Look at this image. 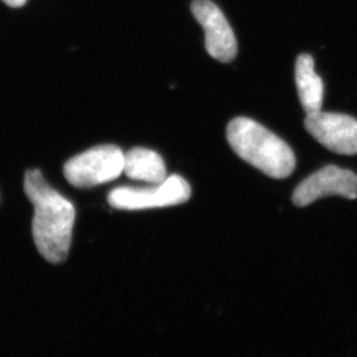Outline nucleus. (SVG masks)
Returning <instances> with one entry per match:
<instances>
[{"instance_id":"nucleus-4","label":"nucleus","mask_w":357,"mask_h":357,"mask_svg":"<svg viewBox=\"0 0 357 357\" xmlns=\"http://www.w3.org/2000/svg\"><path fill=\"white\" fill-rule=\"evenodd\" d=\"M190 185L180 176H171L153 187H119L109 192L108 203L115 209L145 210L176 206L190 199Z\"/></svg>"},{"instance_id":"nucleus-8","label":"nucleus","mask_w":357,"mask_h":357,"mask_svg":"<svg viewBox=\"0 0 357 357\" xmlns=\"http://www.w3.org/2000/svg\"><path fill=\"white\" fill-rule=\"evenodd\" d=\"M296 85L299 100L306 114L321 109L324 100L323 80L314 73V61L311 55L302 54L296 61Z\"/></svg>"},{"instance_id":"nucleus-1","label":"nucleus","mask_w":357,"mask_h":357,"mask_svg":"<svg viewBox=\"0 0 357 357\" xmlns=\"http://www.w3.org/2000/svg\"><path fill=\"white\" fill-rule=\"evenodd\" d=\"M24 192L34 206L33 238L40 255L52 264L68 258L76 210L73 203L48 185L40 169L24 176Z\"/></svg>"},{"instance_id":"nucleus-2","label":"nucleus","mask_w":357,"mask_h":357,"mask_svg":"<svg viewBox=\"0 0 357 357\" xmlns=\"http://www.w3.org/2000/svg\"><path fill=\"white\" fill-rule=\"evenodd\" d=\"M227 137L241 159L271 178H287L295 169L296 157L291 148L252 119L237 117L231 121Z\"/></svg>"},{"instance_id":"nucleus-6","label":"nucleus","mask_w":357,"mask_h":357,"mask_svg":"<svg viewBox=\"0 0 357 357\" xmlns=\"http://www.w3.org/2000/svg\"><path fill=\"white\" fill-rule=\"evenodd\" d=\"M192 12L206 33V52L220 62H231L237 56V40L220 7L210 0H194Z\"/></svg>"},{"instance_id":"nucleus-5","label":"nucleus","mask_w":357,"mask_h":357,"mask_svg":"<svg viewBox=\"0 0 357 357\" xmlns=\"http://www.w3.org/2000/svg\"><path fill=\"white\" fill-rule=\"evenodd\" d=\"M306 130L320 144L339 155H357V120L344 114H306Z\"/></svg>"},{"instance_id":"nucleus-3","label":"nucleus","mask_w":357,"mask_h":357,"mask_svg":"<svg viewBox=\"0 0 357 357\" xmlns=\"http://www.w3.org/2000/svg\"><path fill=\"white\" fill-rule=\"evenodd\" d=\"M124 153L116 145H100L70 159L64 166L66 180L78 188L113 181L123 173Z\"/></svg>"},{"instance_id":"nucleus-9","label":"nucleus","mask_w":357,"mask_h":357,"mask_svg":"<svg viewBox=\"0 0 357 357\" xmlns=\"http://www.w3.org/2000/svg\"><path fill=\"white\" fill-rule=\"evenodd\" d=\"M123 173L129 178L162 183L166 178L165 162L157 152L144 148L130 149L124 153Z\"/></svg>"},{"instance_id":"nucleus-10","label":"nucleus","mask_w":357,"mask_h":357,"mask_svg":"<svg viewBox=\"0 0 357 357\" xmlns=\"http://www.w3.org/2000/svg\"><path fill=\"white\" fill-rule=\"evenodd\" d=\"M3 1L10 7H21L24 6L27 0H3Z\"/></svg>"},{"instance_id":"nucleus-7","label":"nucleus","mask_w":357,"mask_h":357,"mask_svg":"<svg viewBox=\"0 0 357 357\" xmlns=\"http://www.w3.org/2000/svg\"><path fill=\"white\" fill-rule=\"evenodd\" d=\"M339 195L344 199H357V176L349 169L330 165L313 173L295 189L292 202L306 206L326 196Z\"/></svg>"}]
</instances>
